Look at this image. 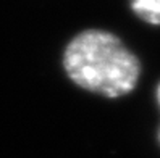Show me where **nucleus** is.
Returning a JSON list of instances; mask_svg holds the SVG:
<instances>
[{"label":"nucleus","instance_id":"nucleus-1","mask_svg":"<svg viewBox=\"0 0 160 158\" xmlns=\"http://www.w3.org/2000/svg\"><path fill=\"white\" fill-rule=\"evenodd\" d=\"M63 68L76 86L108 98L129 94L141 74L136 55L115 34L102 29L74 36L63 52Z\"/></svg>","mask_w":160,"mask_h":158},{"label":"nucleus","instance_id":"nucleus-2","mask_svg":"<svg viewBox=\"0 0 160 158\" xmlns=\"http://www.w3.org/2000/svg\"><path fill=\"white\" fill-rule=\"evenodd\" d=\"M131 10L149 24H160V0H131Z\"/></svg>","mask_w":160,"mask_h":158},{"label":"nucleus","instance_id":"nucleus-3","mask_svg":"<svg viewBox=\"0 0 160 158\" xmlns=\"http://www.w3.org/2000/svg\"><path fill=\"white\" fill-rule=\"evenodd\" d=\"M157 100H158V103H160V86H158V89H157Z\"/></svg>","mask_w":160,"mask_h":158}]
</instances>
